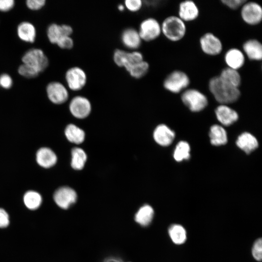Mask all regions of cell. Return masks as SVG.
Listing matches in <instances>:
<instances>
[{
  "label": "cell",
  "instance_id": "obj_41",
  "mask_svg": "<svg viewBox=\"0 0 262 262\" xmlns=\"http://www.w3.org/2000/svg\"><path fill=\"white\" fill-rule=\"evenodd\" d=\"M14 4L13 0H0V11L7 12L13 8Z\"/></svg>",
  "mask_w": 262,
  "mask_h": 262
},
{
  "label": "cell",
  "instance_id": "obj_16",
  "mask_svg": "<svg viewBox=\"0 0 262 262\" xmlns=\"http://www.w3.org/2000/svg\"><path fill=\"white\" fill-rule=\"evenodd\" d=\"M242 51L248 59L253 61H260L262 59V44L257 39L250 38L242 45Z\"/></svg>",
  "mask_w": 262,
  "mask_h": 262
},
{
  "label": "cell",
  "instance_id": "obj_21",
  "mask_svg": "<svg viewBox=\"0 0 262 262\" xmlns=\"http://www.w3.org/2000/svg\"><path fill=\"white\" fill-rule=\"evenodd\" d=\"M57 156L50 148L42 147L36 153V161L38 164L44 168H49L57 162Z\"/></svg>",
  "mask_w": 262,
  "mask_h": 262
},
{
  "label": "cell",
  "instance_id": "obj_33",
  "mask_svg": "<svg viewBox=\"0 0 262 262\" xmlns=\"http://www.w3.org/2000/svg\"><path fill=\"white\" fill-rule=\"evenodd\" d=\"M18 71L19 74L28 78H35L39 74L33 68L24 64L19 66Z\"/></svg>",
  "mask_w": 262,
  "mask_h": 262
},
{
  "label": "cell",
  "instance_id": "obj_7",
  "mask_svg": "<svg viewBox=\"0 0 262 262\" xmlns=\"http://www.w3.org/2000/svg\"><path fill=\"white\" fill-rule=\"evenodd\" d=\"M138 31L142 41H152L162 34L161 24L157 19L148 17L142 21Z\"/></svg>",
  "mask_w": 262,
  "mask_h": 262
},
{
  "label": "cell",
  "instance_id": "obj_14",
  "mask_svg": "<svg viewBox=\"0 0 262 262\" xmlns=\"http://www.w3.org/2000/svg\"><path fill=\"white\" fill-rule=\"evenodd\" d=\"M47 93L49 99L56 104L65 103L69 97L66 87L58 82H50L47 87Z\"/></svg>",
  "mask_w": 262,
  "mask_h": 262
},
{
  "label": "cell",
  "instance_id": "obj_12",
  "mask_svg": "<svg viewBox=\"0 0 262 262\" xmlns=\"http://www.w3.org/2000/svg\"><path fill=\"white\" fill-rule=\"evenodd\" d=\"M77 198L76 192L72 188L64 186L58 188L53 195V199L60 208L66 209L75 203Z\"/></svg>",
  "mask_w": 262,
  "mask_h": 262
},
{
  "label": "cell",
  "instance_id": "obj_35",
  "mask_svg": "<svg viewBox=\"0 0 262 262\" xmlns=\"http://www.w3.org/2000/svg\"><path fill=\"white\" fill-rule=\"evenodd\" d=\"M246 0H222V3L232 10L240 9Z\"/></svg>",
  "mask_w": 262,
  "mask_h": 262
},
{
  "label": "cell",
  "instance_id": "obj_18",
  "mask_svg": "<svg viewBox=\"0 0 262 262\" xmlns=\"http://www.w3.org/2000/svg\"><path fill=\"white\" fill-rule=\"evenodd\" d=\"M73 32L71 26L69 25H58L53 23L49 26L47 30V35L49 41L57 44L63 38L71 36Z\"/></svg>",
  "mask_w": 262,
  "mask_h": 262
},
{
  "label": "cell",
  "instance_id": "obj_11",
  "mask_svg": "<svg viewBox=\"0 0 262 262\" xmlns=\"http://www.w3.org/2000/svg\"><path fill=\"white\" fill-rule=\"evenodd\" d=\"M69 108L70 113L74 117L83 119L89 115L92 106L90 101L87 98L77 96L70 101Z\"/></svg>",
  "mask_w": 262,
  "mask_h": 262
},
{
  "label": "cell",
  "instance_id": "obj_39",
  "mask_svg": "<svg viewBox=\"0 0 262 262\" xmlns=\"http://www.w3.org/2000/svg\"><path fill=\"white\" fill-rule=\"evenodd\" d=\"M0 85L5 89L10 88L12 85V80L7 74H3L0 76Z\"/></svg>",
  "mask_w": 262,
  "mask_h": 262
},
{
  "label": "cell",
  "instance_id": "obj_25",
  "mask_svg": "<svg viewBox=\"0 0 262 262\" xmlns=\"http://www.w3.org/2000/svg\"><path fill=\"white\" fill-rule=\"evenodd\" d=\"M154 215V210L149 205H144L136 213L135 221L142 226H148L152 221Z\"/></svg>",
  "mask_w": 262,
  "mask_h": 262
},
{
  "label": "cell",
  "instance_id": "obj_3",
  "mask_svg": "<svg viewBox=\"0 0 262 262\" xmlns=\"http://www.w3.org/2000/svg\"><path fill=\"white\" fill-rule=\"evenodd\" d=\"M190 82V77L185 72L176 69L165 77L163 85L164 89L168 92L179 94L189 88Z\"/></svg>",
  "mask_w": 262,
  "mask_h": 262
},
{
  "label": "cell",
  "instance_id": "obj_1",
  "mask_svg": "<svg viewBox=\"0 0 262 262\" xmlns=\"http://www.w3.org/2000/svg\"><path fill=\"white\" fill-rule=\"evenodd\" d=\"M209 91L214 99L220 104H230L239 98L241 91L221 80L218 76L212 77L208 82Z\"/></svg>",
  "mask_w": 262,
  "mask_h": 262
},
{
  "label": "cell",
  "instance_id": "obj_13",
  "mask_svg": "<svg viewBox=\"0 0 262 262\" xmlns=\"http://www.w3.org/2000/svg\"><path fill=\"white\" fill-rule=\"evenodd\" d=\"M199 14L197 5L192 0H183L179 4L177 16L185 23L196 20Z\"/></svg>",
  "mask_w": 262,
  "mask_h": 262
},
{
  "label": "cell",
  "instance_id": "obj_10",
  "mask_svg": "<svg viewBox=\"0 0 262 262\" xmlns=\"http://www.w3.org/2000/svg\"><path fill=\"white\" fill-rule=\"evenodd\" d=\"M65 78L69 88L74 91L82 89L87 81L86 73L79 66L68 69L66 73Z\"/></svg>",
  "mask_w": 262,
  "mask_h": 262
},
{
  "label": "cell",
  "instance_id": "obj_37",
  "mask_svg": "<svg viewBox=\"0 0 262 262\" xmlns=\"http://www.w3.org/2000/svg\"><path fill=\"white\" fill-rule=\"evenodd\" d=\"M57 45L61 49H69L73 48L74 41L71 36H66L60 40Z\"/></svg>",
  "mask_w": 262,
  "mask_h": 262
},
{
  "label": "cell",
  "instance_id": "obj_29",
  "mask_svg": "<svg viewBox=\"0 0 262 262\" xmlns=\"http://www.w3.org/2000/svg\"><path fill=\"white\" fill-rule=\"evenodd\" d=\"M71 167L75 170L82 169L87 160V155L85 151L81 148L74 147L71 151Z\"/></svg>",
  "mask_w": 262,
  "mask_h": 262
},
{
  "label": "cell",
  "instance_id": "obj_17",
  "mask_svg": "<svg viewBox=\"0 0 262 262\" xmlns=\"http://www.w3.org/2000/svg\"><path fill=\"white\" fill-rule=\"evenodd\" d=\"M120 39L124 47L133 50L138 49L142 42L138 30L132 27L125 28L122 31Z\"/></svg>",
  "mask_w": 262,
  "mask_h": 262
},
{
  "label": "cell",
  "instance_id": "obj_27",
  "mask_svg": "<svg viewBox=\"0 0 262 262\" xmlns=\"http://www.w3.org/2000/svg\"><path fill=\"white\" fill-rule=\"evenodd\" d=\"M65 133L67 140L71 143L79 144L84 140V131L73 124L67 126Z\"/></svg>",
  "mask_w": 262,
  "mask_h": 262
},
{
  "label": "cell",
  "instance_id": "obj_31",
  "mask_svg": "<svg viewBox=\"0 0 262 262\" xmlns=\"http://www.w3.org/2000/svg\"><path fill=\"white\" fill-rule=\"evenodd\" d=\"M25 206L30 210L37 209L41 205L42 197L37 192L29 191L26 192L23 197Z\"/></svg>",
  "mask_w": 262,
  "mask_h": 262
},
{
  "label": "cell",
  "instance_id": "obj_23",
  "mask_svg": "<svg viewBox=\"0 0 262 262\" xmlns=\"http://www.w3.org/2000/svg\"><path fill=\"white\" fill-rule=\"evenodd\" d=\"M236 145L246 153L249 154L257 148L258 142L253 135L245 132L238 136Z\"/></svg>",
  "mask_w": 262,
  "mask_h": 262
},
{
  "label": "cell",
  "instance_id": "obj_5",
  "mask_svg": "<svg viewBox=\"0 0 262 262\" xmlns=\"http://www.w3.org/2000/svg\"><path fill=\"white\" fill-rule=\"evenodd\" d=\"M240 10L242 20L248 25L256 26L262 21V7L257 2L246 0Z\"/></svg>",
  "mask_w": 262,
  "mask_h": 262
},
{
  "label": "cell",
  "instance_id": "obj_20",
  "mask_svg": "<svg viewBox=\"0 0 262 262\" xmlns=\"http://www.w3.org/2000/svg\"><path fill=\"white\" fill-rule=\"evenodd\" d=\"M175 137V133L164 124L158 125L153 132V138L156 142L162 146L170 145Z\"/></svg>",
  "mask_w": 262,
  "mask_h": 262
},
{
  "label": "cell",
  "instance_id": "obj_43",
  "mask_svg": "<svg viewBox=\"0 0 262 262\" xmlns=\"http://www.w3.org/2000/svg\"><path fill=\"white\" fill-rule=\"evenodd\" d=\"M117 8L120 11H123L125 8L124 4H119Z\"/></svg>",
  "mask_w": 262,
  "mask_h": 262
},
{
  "label": "cell",
  "instance_id": "obj_28",
  "mask_svg": "<svg viewBox=\"0 0 262 262\" xmlns=\"http://www.w3.org/2000/svg\"><path fill=\"white\" fill-rule=\"evenodd\" d=\"M149 69L148 63L144 60L139 63L133 64L125 70L131 77L139 79L144 77L148 72Z\"/></svg>",
  "mask_w": 262,
  "mask_h": 262
},
{
  "label": "cell",
  "instance_id": "obj_19",
  "mask_svg": "<svg viewBox=\"0 0 262 262\" xmlns=\"http://www.w3.org/2000/svg\"><path fill=\"white\" fill-rule=\"evenodd\" d=\"M216 117L223 125L229 126L238 118L237 113L226 104H220L215 109Z\"/></svg>",
  "mask_w": 262,
  "mask_h": 262
},
{
  "label": "cell",
  "instance_id": "obj_22",
  "mask_svg": "<svg viewBox=\"0 0 262 262\" xmlns=\"http://www.w3.org/2000/svg\"><path fill=\"white\" fill-rule=\"evenodd\" d=\"M220 79L227 84L239 88L242 83V77L239 70L226 67L218 75Z\"/></svg>",
  "mask_w": 262,
  "mask_h": 262
},
{
  "label": "cell",
  "instance_id": "obj_34",
  "mask_svg": "<svg viewBox=\"0 0 262 262\" xmlns=\"http://www.w3.org/2000/svg\"><path fill=\"white\" fill-rule=\"evenodd\" d=\"M143 5L141 0H126L124 1V5L129 11L136 12L139 11Z\"/></svg>",
  "mask_w": 262,
  "mask_h": 262
},
{
  "label": "cell",
  "instance_id": "obj_9",
  "mask_svg": "<svg viewBox=\"0 0 262 262\" xmlns=\"http://www.w3.org/2000/svg\"><path fill=\"white\" fill-rule=\"evenodd\" d=\"M113 59L115 64L125 69L130 66L144 60L142 53L138 51L128 52L121 49L115 50Z\"/></svg>",
  "mask_w": 262,
  "mask_h": 262
},
{
  "label": "cell",
  "instance_id": "obj_40",
  "mask_svg": "<svg viewBox=\"0 0 262 262\" xmlns=\"http://www.w3.org/2000/svg\"><path fill=\"white\" fill-rule=\"evenodd\" d=\"M9 222L8 214L4 209L0 208V228L7 227L9 225Z\"/></svg>",
  "mask_w": 262,
  "mask_h": 262
},
{
  "label": "cell",
  "instance_id": "obj_15",
  "mask_svg": "<svg viewBox=\"0 0 262 262\" xmlns=\"http://www.w3.org/2000/svg\"><path fill=\"white\" fill-rule=\"evenodd\" d=\"M224 60L227 67L239 70L245 65L246 57L242 49L233 47L225 52Z\"/></svg>",
  "mask_w": 262,
  "mask_h": 262
},
{
  "label": "cell",
  "instance_id": "obj_24",
  "mask_svg": "<svg viewBox=\"0 0 262 262\" xmlns=\"http://www.w3.org/2000/svg\"><path fill=\"white\" fill-rule=\"evenodd\" d=\"M209 136L211 144L214 146L225 145L228 141L226 131L222 127L218 125H214L211 127Z\"/></svg>",
  "mask_w": 262,
  "mask_h": 262
},
{
  "label": "cell",
  "instance_id": "obj_8",
  "mask_svg": "<svg viewBox=\"0 0 262 262\" xmlns=\"http://www.w3.org/2000/svg\"><path fill=\"white\" fill-rule=\"evenodd\" d=\"M25 64L33 68L39 73L43 71L49 65V60L43 51L38 49H33L27 51L22 58Z\"/></svg>",
  "mask_w": 262,
  "mask_h": 262
},
{
  "label": "cell",
  "instance_id": "obj_6",
  "mask_svg": "<svg viewBox=\"0 0 262 262\" xmlns=\"http://www.w3.org/2000/svg\"><path fill=\"white\" fill-rule=\"evenodd\" d=\"M199 43L201 51L210 56H217L223 51L222 41L212 32H207L202 34L199 38Z\"/></svg>",
  "mask_w": 262,
  "mask_h": 262
},
{
  "label": "cell",
  "instance_id": "obj_4",
  "mask_svg": "<svg viewBox=\"0 0 262 262\" xmlns=\"http://www.w3.org/2000/svg\"><path fill=\"white\" fill-rule=\"evenodd\" d=\"M180 97L183 103L192 112H200L208 104L207 96L196 88H187L181 93Z\"/></svg>",
  "mask_w": 262,
  "mask_h": 262
},
{
  "label": "cell",
  "instance_id": "obj_30",
  "mask_svg": "<svg viewBox=\"0 0 262 262\" xmlns=\"http://www.w3.org/2000/svg\"><path fill=\"white\" fill-rule=\"evenodd\" d=\"M168 233L172 241L176 244H182L186 239L185 229L180 225H171L169 228Z\"/></svg>",
  "mask_w": 262,
  "mask_h": 262
},
{
  "label": "cell",
  "instance_id": "obj_36",
  "mask_svg": "<svg viewBox=\"0 0 262 262\" xmlns=\"http://www.w3.org/2000/svg\"><path fill=\"white\" fill-rule=\"evenodd\" d=\"M252 253L253 257L256 260L261 261L262 258V241L261 238L255 242L252 247Z\"/></svg>",
  "mask_w": 262,
  "mask_h": 262
},
{
  "label": "cell",
  "instance_id": "obj_26",
  "mask_svg": "<svg viewBox=\"0 0 262 262\" xmlns=\"http://www.w3.org/2000/svg\"><path fill=\"white\" fill-rule=\"evenodd\" d=\"M17 34L21 40L33 43L35 40L36 32L32 24L28 22H23L18 26Z\"/></svg>",
  "mask_w": 262,
  "mask_h": 262
},
{
  "label": "cell",
  "instance_id": "obj_42",
  "mask_svg": "<svg viewBox=\"0 0 262 262\" xmlns=\"http://www.w3.org/2000/svg\"><path fill=\"white\" fill-rule=\"evenodd\" d=\"M103 262H123V261L118 258L109 257L105 259Z\"/></svg>",
  "mask_w": 262,
  "mask_h": 262
},
{
  "label": "cell",
  "instance_id": "obj_38",
  "mask_svg": "<svg viewBox=\"0 0 262 262\" xmlns=\"http://www.w3.org/2000/svg\"><path fill=\"white\" fill-rule=\"evenodd\" d=\"M45 4L44 0H28L26 4L28 7L33 10L41 9Z\"/></svg>",
  "mask_w": 262,
  "mask_h": 262
},
{
  "label": "cell",
  "instance_id": "obj_32",
  "mask_svg": "<svg viewBox=\"0 0 262 262\" xmlns=\"http://www.w3.org/2000/svg\"><path fill=\"white\" fill-rule=\"evenodd\" d=\"M190 148L188 143L185 141L180 142L176 147L174 152V158L177 162L187 160L190 157Z\"/></svg>",
  "mask_w": 262,
  "mask_h": 262
},
{
  "label": "cell",
  "instance_id": "obj_2",
  "mask_svg": "<svg viewBox=\"0 0 262 262\" xmlns=\"http://www.w3.org/2000/svg\"><path fill=\"white\" fill-rule=\"evenodd\" d=\"M162 34L169 41L177 42L186 35L187 26L177 15H170L166 17L161 23Z\"/></svg>",
  "mask_w": 262,
  "mask_h": 262
}]
</instances>
